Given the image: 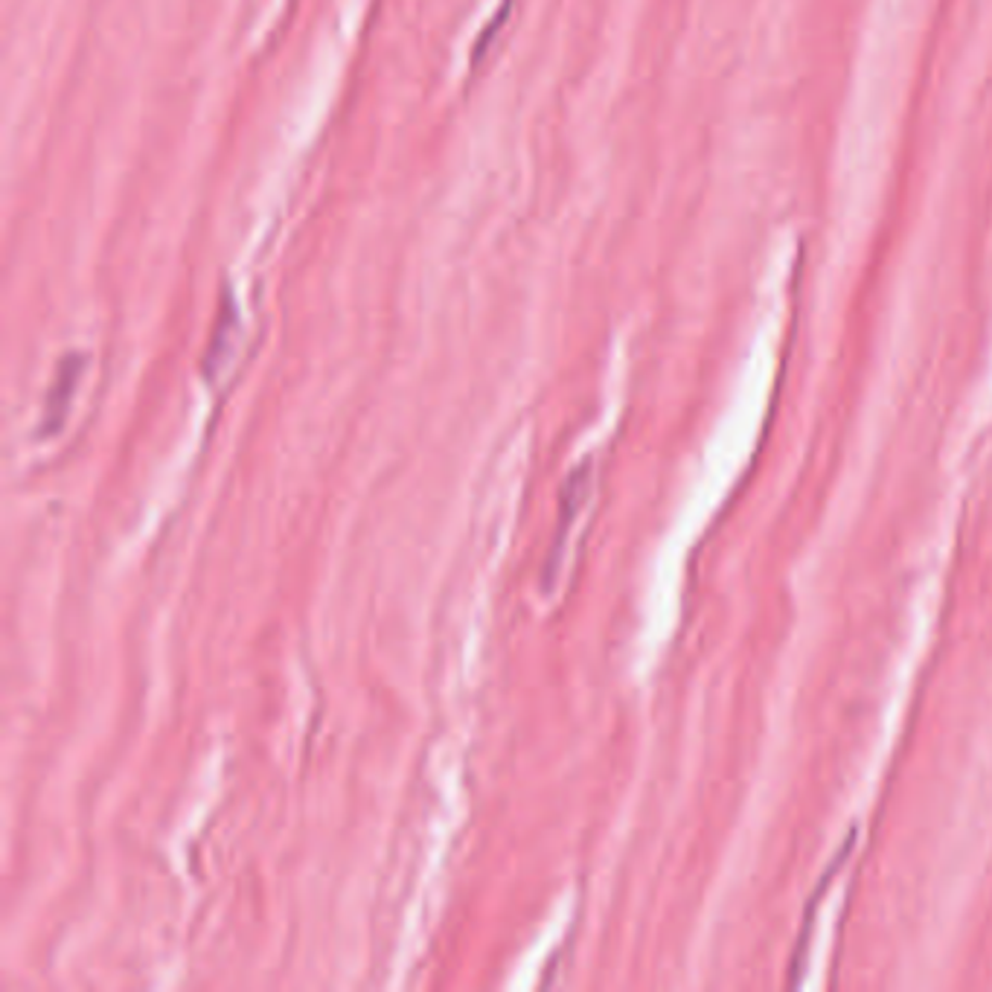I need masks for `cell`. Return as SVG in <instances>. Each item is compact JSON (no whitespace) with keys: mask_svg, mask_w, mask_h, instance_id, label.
Returning a JSON list of instances; mask_svg holds the SVG:
<instances>
[{"mask_svg":"<svg viewBox=\"0 0 992 992\" xmlns=\"http://www.w3.org/2000/svg\"><path fill=\"white\" fill-rule=\"evenodd\" d=\"M82 353H71V356L62 358V365H59V370H55L53 376V384L47 387L44 417H41V425H38V437H55V434L62 431L64 419H67V410H71V402H74L76 387L82 382Z\"/></svg>","mask_w":992,"mask_h":992,"instance_id":"1","label":"cell"},{"mask_svg":"<svg viewBox=\"0 0 992 992\" xmlns=\"http://www.w3.org/2000/svg\"><path fill=\"white\" fill-rule=\"evenodd\" d=\"M588 489H592V463L576 466L574 472L568 474L562 492H559V524H556V538L554 545H550V556H547L545 564V588L556 576V564L562 562L564 538L571 533V524H574L576 512L583 510L585 498H588Z\"/></svg>","mask_w":992,"mask_h":992,"instance_id":"2","label":"cell"}]
</instances>
